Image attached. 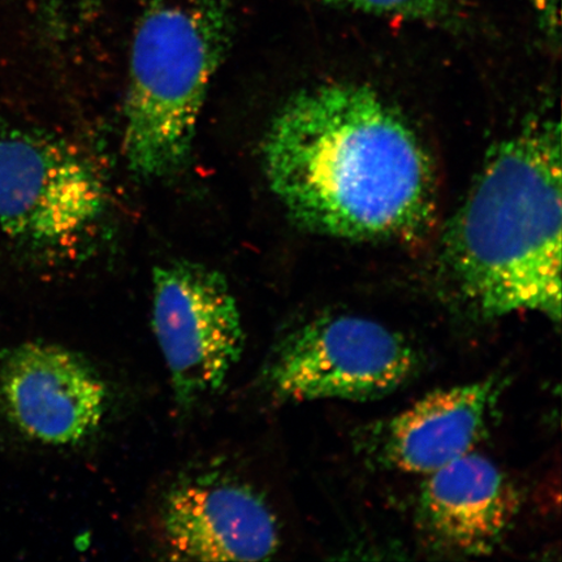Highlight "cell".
<instances>
[{
  "label": "cell",
  "instance_id": "cell-7",
  "mask_svg": "<svg viewBox=\"0 0 562 562\" xmlns=\"http://www.w3.org/2000/svg\"><path fill=\"white\" fill-rule=\"evenodd\" d=\"M160 551L178 561H263L278 553L280 526L255 484L222 468L176 477L154 516Z\"/></svg>",
  "mask_w": 562,
  "mask_h": 562
},
{
  "label": "cell",
  "instance_id": "cell-8",
  "mask_svg": "<svg viewBox=\"0 0 562 562\" xmlns=\"http://www.w3.org/2000/svg\"><path fill=\"white\" fill-rule=\"evenodd\" d=\"M111 386L86 355L59 344L31 341L0 360V409L24 438L77 448L108 420Z\"/></svg>",
  "mask_w": 562,
  "mask_h": 562
},
{
  "label": "cell",
  "instance_id": "cell-3",
  "mask_svg": "<svg viewBox=\"0 0 562 562\" xmlns=\"http://www.w3.org/2000/svg\"><path fill=\"white\" fill-rule=\"evenodd\" d=\"M232 40L217 0H151L133 35L124 105V158L145 181L187 165L196 125Z\"/></svg>",
  "mask_w": 562,
  "mask_h": 562
},
{
  "label": "cell",
  "instance_id": "cell-9",
  "mask_svg": "<svg viewBox=\"0 0 562 562\" xmlns=\"http://www.w3.org/2000/svg\"><path fill=\"white\" fill-rule=\"evenodd\" d=\"M502 386L501 378L492 376L435 391L372 427L363 439V451L400 472H437L473 452L487 431Z\"/></svg>",
  "mask_w": 562,
  "mask_h": 562
},
{
  "label": "cell",
  "instance_id": "cell-11",
  "mask_svg": "<svg viewBox=\"0 0 562 562\" xmlns=\"http://www.w3.org/2000/svg\"><path fill=\"white\" fill-rule=\"evenodd\" d=\"M326 4L386 18L449 24L459 16L457 0H321Z\"/></svg>",
  "mask_w": 562,
  "mask_h": 562
},
{
  "label": "cell",
  "instance_id": "cell-4",
  "mask_svg": "<svg viewBox=\"0 0 562 562\" xmlns=\"http://www.w3.org/2000/svg\"><path fill=\"white\" fill-rule=\"evenodd\" d=\"M111 195L100 168L67 139L0 133V237L52 265L86 261L108 226Z\"/></svg>",
  "mask_w": 562,
  "mask_h": 562
},
{
  "label": "cell",
  "instance_id": "cell-12",
  "mask_svg": "<svg viewBox=\"0 0 562 562\" xmlns=\"http://www.w3.org/2000/svg\"><path fill=\"white\" fill-rule=\"evenodd\" d=\"M531 9L537 12L544 32L551 37H559L560 33V0H526Z\"/></svg>",
  "mask_w": 562,
  "mask_h": 562
},
{
  "label": "cell",
  "instance_id": "cell-2",
  "mask_svg": "<svg viewBox=\"0 0 562 562\" xmlns=\"http://www.w3.org/2000/svg\"><path fill=\"white\" fill-rule=\"evenodd\" d=\"M561 125L531 122L490 153L449 223L445 262L487 318L561 319Z\"/></svg>",
  "mask_w": 562,
  "mask_h": 562
},
{
  "label": "cell",
  "instance_id": "cell-6",
  "mask_svg": "<svg viewBox=\"0 0 562 562\" xmlns=\"http://www.w3.org/2000/svg\"><path fill=\"white\" fill-rule=\"evenodd\" d=\"M151 327L176 407L188 413L220 395L245 350L241 313L227 278L188 259L158 265Z\"/></svg>",
  "mask_w": 562,
  "mask_h": 562
},
{
  "label": "cell",
  "instance_id": "cell-5",
  "mask_svg": "<svg viewBox=\"0 0 562 562\" xmlns=\"http://www.w3.org/2000/svg\"><path fill=\"white\" fill-rule=\"evenodd\" d=\"M420 364L417 348L382 323L322 315L280 337L259 379L278 403L370 402L409 382Z\"/></svg>",
  "mask_w": 562,
  "mask_h": 562
},
{
  "label": "cell",
  "instance_id": "cell-1",
  "mask_svg": "<svg viewBox=\"0 0 562 562\" xmlns=\"http://www.w3.org/2000/svg\"><path fill=\"white\" fill-rule=\"evenodd\" d=\"M263 170L288 217L311 234L414 243L434 226L437 170L416 130L376 90L329 82L278 111Z\"/></svg>",
  "mask_w": 562,
  "mask_h": 562
},
{
  "label": "cell",
  "instance_id": "cell-10",
  "mask_svg": "<svg viewBox=\"0 0 562 562\" xmlns=\"http://www.w3.org/2000/svg\"><path fill=\"white\" fill-rule=\"evenodd\" d=\"M518 494L494 462L470 452L431 474L419 510L428 533L449 552L488 554L501 544L518 512Z\"/></svg>",
  "mask_w": 562,
  "mask_h": 562
}]
</instances>
